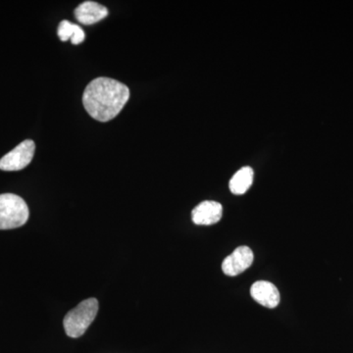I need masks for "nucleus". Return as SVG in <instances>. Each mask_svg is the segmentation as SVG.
<instances>
[{"label": "nucleus", "instance_id": "9", "mask_svg": "<svg viewBox=\"0 0 353 353\" xmlns=\"http://www.w3.org/2000/svg\"><path fill=\"white\" fill-rule=\"evenodd\" d=\"M253 170L250 167H243L230 181V190L234 194H243L252 187Z\"/></svg>", "mask_w": 353, "mask_h": 353}, {"label": "nucleus", "instance_id": "7", "mask_svg": "<svg viewBox=\"0 0 353 353\" xmlns=\"http://www.w3.org/2000/svg\"><path fill=\"white\" fill-rule=\"evenodd\" d=\"M250 294L256 303L264 307L275 308L280 303V292L275 285L267 281H259L250 288Z\"/></svg>", "mask_w": 353, "mask_h": 353}, {"label": "nucleus", "instance_id": "1", "mask_svg": "<svg viewBox=\"0 0 353 353\" xmlns=\"http://www.w3.org/2000/svg\"><path fill=\"white\" fill-rule=\"evenodd\" d=\"M130 90L124 83L110 78H97L88 83L83 95V108L94 119H114L129 101Z\"/></svg>", "mask_w": 353, "mask_h": 353}, {"label": "nucleus", "instance_id": "6", "mask_svg": "<svg viewBox=\"0 0 353 353\" xmlns=\"http://www.w3.org/2000/svg\"><path fill=\"white\" fill-rule=\"evenodd\" d=\"M222 214L223 208L219 202L206 201L194 208L192 219L194 224L209 226L219 222Z\"/></svg>", "mask_w": 353, "mask_h": 353}, {"label": "nucleus", "instance_id": "10", "mask_svg": "<svg viewBox=\"0 0 353 353\" xmlns=\"http://www.w3.org/2000/svg\"><path fill=\"white\" fill-rule=\"evenodd\" d=\"M57 34L62 41L71 39L73 44L82 43L85 39V34L82 28L67 20L62 21L58 26Z\"/></svg>", "mask_w": 353, "mask_h": 353}, {"label": "nucleus", "instance_id": "8", "mask_svg": "<svg viewBox=\"0 0 353 353\" xmlns=\"http://www.w3.org/2000/svg\"><path fill=\"white\" fill-rule=\"evenodd\" d=\"M108 9L94 1H85L77 7L75 16L83 25H92L108 17Z\"/></svg>", "mask_w": 353, "mask_h": 353}, {"label": "nucleus", "instance_id": "2", "mask_svg": "<svg viewBox=\"0 0 353 353\" xmlns=\"http://www.w3.org/2000/svg\"><path fill=\"white\" fill-rule=\"evenodd\" d=\"M99 311V301L88 299L72 309L64 318V329L70 338H80L94 321Z\"/></svg>", "mask_w": 353, "mask_h": 353}, {"label": "nucleus", "instance_id": "3", "mask_svg": "<svg viewBox=\"0 0 353 353\" xmlns=\"http://www.w3.org/2000/svg\"><path fill=\"white\" fill-rule=\"evenodd\" d=\"M29 215V208L22 197L13 194H0V230L22 227Z\"/></svg>", "mask_w": 353, "mask_h": 353}, {"label": "nucleus", "instance_id": "5", "mask_svg": "<svg viewBox=\"0 0 353 353\" xmlns=\"http://www.w3.org/2000/svg\"><path fill=\"white\" fill-rule=\"evenodd\" d=\"M252 262V250L248 246H240L223 261L222 270L227 276L234 277L250 268Z\"/></svg>", "mask_w": 353, "mask_h": 353}, {"label": "nucleus", "instance_id": "4", "mask_svg": "<svg viewBox=\"0 0 353 353\" xmlns=\"http://www.w3.org/2000/svg\"><path fill=\"white\" fill-rule=\"evenodd\" d=\"M36 145L31 139H26L13 150L0 159V170L19 171L31 163Z\"/></svg>", "mask_w": 353, "mask_h": 353}]
</instances>
